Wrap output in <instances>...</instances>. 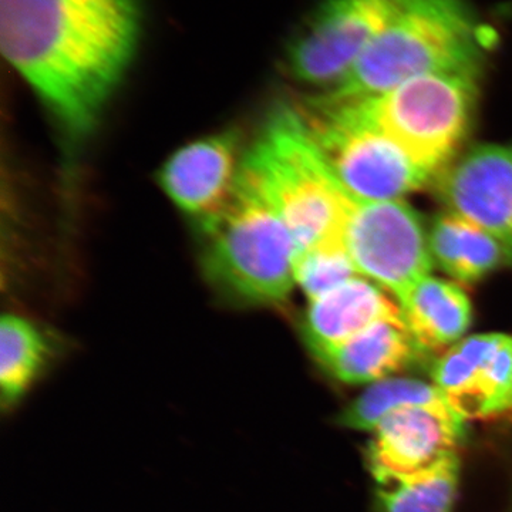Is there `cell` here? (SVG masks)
Masks as SVG:
<instances>
[{"label":"cell","mask_w":512,"mask_h":512,"mask_svg":"<svg viewBox=\"0 0 512 512\" xmlns=\"http://www.w3.org/2000/svg\"><path fill=\"white\" fill-rule=\"evenodd\" d=\"M57 353L55 340L32 319L6 313L0 323V399L13 412L45 376Z\"/></svg>","instance_id":"2e32d148"},{"label":"cell","mask_w":512,"mask_h":512,"mask_svg":"<svg viewBox=\"0 0 512 512\" xmlns=\"http://www.w3.org/2000/svg\"><path fill=\"white\" fill-rule=\"evenodd\" d=\"M244 165L282 215L298 255L326 244H345L357 198L326 163L296 104L275 107ZM346 245V244H345Z\"/></svg>","instance_id":"277c9868"},{"label":"cell","mask_w":512,"mask_h":512,"mask_svg":"<svg viewBox=\"0 0 512 512\" xmlns=\"http://www.w3.org/2000/svg\"><path fill=\"white\" fill-rule=\"evenodd\" d=\"M366 460L375 481L410 476L458 453L466 421L454 413L404 407L384 416L370 431Z\"/></svg>","instance_id":"8fae6325"},{"label":"cell","mask_w":512,"mask_h":512,"mask_svg":"<svg viewBox=\"0 0 512 512\" xmlns=\"http://www.w3.org/2000/svg\"><path fill=\"white\" fill-rule=\"evenodd\" d=\"M434 183L446 212L493 235L512 264V141L470 148Z\"/></svg>","instance_id":"30bf717a"},{"label":"cell","mask_w":512,"mask_h":512,"mask_svg":"<svg viewBox=\"0 0 512 512\" xmlns=\"http://www.w3.org/2000/svg\"><path fill=\"white\" fill-rule=\"evenodd\" d=\"M244 156L237 131L198 138L164 161L158 184L175 207L198 224L227 202Z\"/></svg>","instance_id":"7c38bea8"},{"label":"cell","mask_w":512,"mask_h":512,"mask_svg":"<svg viewBox=\"0 0 512 512\" xmlns=\"http://www.w3.org/2000/svg\"><path fill=\"white\" fill-rule=\"evenodd\" d=\"M309 353L339 382L375 384L402 372L420 350L404 323L382 322L336 345Z\"/></svg>","instance_id":"5bb4252c"},{"label":"cell","mask_w":512,"mask_h":512,"mask_svg":"<svg viewBox=\"0 0 512 512\" xmlns=\"http://www.w3.org/2000/svg\"><path fill=\"white\" fill-rule=\"evenodd\" d=\"M345 244L357 274L375 282L400 303L430 275L429 232L419 212L403 200L357 198Z\"/></svg>","instance_id":"ba28073f"},{"label":"cell","mask_w":512,"mask_h":512,"mask_svg":"<svg viewBox=\"0 0 512 512\" xmlns=\"http://www.w3.org/2000/svg\"><path fill=\"white\" fill-rule=\"evenodd\" d=\"M433 383L464 421L490 420L512 413V336H468L441 353Z\"/></svg>","instance_id":"9c48e42d"},{"label":"cell","mask_w":512,"mask_h":512,"mask_svg":"<svg viewBox=\"0 0 512 512\" xmlns=\"http://www.w3.org/2000/svg\"><path fill=\"white\" fill-rule=\"evenodd\" d=\"M138 29L137 0H0L3 55L72 138L99 123Z\"/></svg>","instance_id":"6da1fadb"},{"label":"cell","mask_w":512,"mask_h":512,"mask_svg":"<svg viewBox=\"0 0 512 512\" xmlns=\"http://www.w3.org/2000/svg\"><path fill=\"white\" fill-rule=\"evenodd\" d=\"M494 33L467 0H406L335 96H372L437 73H483Z\"/></svg>","instance_id":"3957f363"},{"label":"cell","mask_w":512,"mask_h":512,"mask_svg":"<svg viewBox=\"0 0 512 512\" xmlns=\"http://www.w3.org/2000/svg\"><path fill=\"white\" fill-rule=\"evenodd\" d=\"M406 0H323L286 50L296 82L336 89Z\"/></svg>","instance_id":"52a82bcc"},{"label":"cell","mask_w":512,"mask_h":512,"mask_svg":"<svg viewBox=\"0 0 512 512\" xmlns=\"http://www.w3.org/2000/svg\"><path fill=\"white\" fill-rule=\"evenodd\" d=\"M460 456L451 454L436 466L376 481L382 512H453L460 483Z\"/></svg>","instance_id":"ac0fdd59"},{"label":"cell","mask_w":512,"mask_h":512,"mask_svg":"<svg viewBox=\"0 0 512 512\" xmlns=\"http://www.w3.org/2000/svg\"><path fill=\"white\" fill-rule=\"evenodd\" d=\"M340 183L363 200H402L431 178L389 140L352 97L320 93L296 104Z\"/></svg>","instance_id":"8992f818"},{"label":"cell","mask_w":512,"mask_h":512,"mask_svg":"<svg viewBox=\"0 0 512 512\" xmlns=\"http://www.w3.org/2000/svg\"><path fill=\"white\" fill-rule=\"evenodd\" d=\"M481 76L477 72L429 74L387 92L352 99L434 181L456 160L470 133Z\"/></svg>","instance_id":"5b68a950"},{"label":"cell","mask_w":512,"mask_h":512,"mask_svg":"<svg viewBox=\"0 0 512 512\" xmlns=\"http://www.w3.org/2000/svg\"><path fill=\"white\" fill-rule=\"evenodd\" d=\"M431 258L457 284L471 285L505 264H511L503 245L457 215L444 212L429 232Z\"/></svg>","instance_id":"e0dca14e"},{"label":"cell","mask_w":512,"mask_h":512,"mask_svg":"<svg viewBox=\"0 0 512 512\" xmlns=\"http://www.w3.org/2000/svg\"><path fill=\"white\" fill-rule=\"evenodd\" d=\"M399 306L420 353L446 352L464 339L473 322V306L460 284L430 275Z\"/></svg>","instance_id":"9a60e30c"},{"label":"cell","mask_w":512,"mask_h":512,"mask_svg":"<svg viewBox=\"0 0 512 512\" xmlns=\"http://www.w3.org/2000/svg\"><path fill=\"white\" fill-rule=\"evenodd\" d=\"M404 407H426L436 412L454 413L436 384L390 377L370 384L369 389L340 413L338 421L348 429L372 431L384 416Z\"/></svg>","instance_id":"d6986e66"},{"label":"cell","mask_w":512,"mask_h":512,"mask_svg":"<svg viewBox=\"0 0 512 512\" xmlns=\"http://www.w3.org/2000/svg\"><path fill=\"white\" fill-rule=\"evenodd\" d=\"M404 323L394 298L370 279L355 276L319 298L308 301L301 323L309 352L336 345L377 323Z\"/></svg>","instance_id":"4fadbf2b"},{"label":"cell","mask_w":512,"mask_h":512,"mask_svg":"<svg viewBox=\"0 0 512 512\" xmlns=\"http://www.w3.org/2000/svg\"><path fill=\"white\" fill-rule=\"evenodd\" d=\"M356 266L343 244H326L301 252L296 258L295 282L308 301L325 295L357 276Z\"/></svg>","instance_id":"ffe728a7"},{"label":"cell","mask_w":512,"mask_h":512,"mask_svg":"<svg viewBox=\"0 0 512 512\" xmlns=\"http://www.w3.org/2000/svg\"><path fill=\"white\" fill-rule=\"evenodd\" d=\"M198 228L202 272L229 302L259 308L289 298L298 248L244 160L227 202Z\"/></svg>","instance_id":"7a4b0ae2"}]
</instances>
